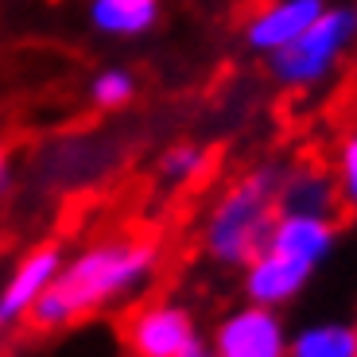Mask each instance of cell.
Wrapping results in <instances>:
<instances>
[{"instance_id": "7c38bea8", "label": "cell", "mask_w": 357, "mask_h": 357, "mask_svg": "<svg viewBox=\"0 0 357 357\" xmlns=\"http://www.w3.org/2000/svg\"><path fill=\"white\" fill-rule=\"evenodd\" d=\"M287 357H357V322L354 319L307 322L287 338Z\"/></svg>"}, {"instance_id": "9c48e42d", "label": "cell", "mask_w": 357, "mask_h": 357, "mask_svg": "<svg viewBox=\"0 0 357 357\" xmlns=\"http://www.w3.org/2000/svg\"><path fill=\"white\" fill-rule=\"evenodd\" d=\"M280 214H299V218H338L342 198L334 171L326 163H291L280 171V190H276Z\"/></svg>"}, {"instance_id": "3957f363", "label": "cell", "mask_w": 357, "mask_h": 357, "mask_svg": "<svg viewBox=\"0 0 357 357\" xmlns=\"http://www.w3.org/2000/svg\"><path fill=\"white\" fill-rule=\"evenodd\" d=\"M357 47V4H326L299 39L268 54V78L287 93L322 89Z\"/></svg>"}, {"instance_id": "52a82bcc", "label": "cell", "mask_w": 357, "mask_h": 357, "mask_svg": "<svg viewBox=\"0 0 357 357\" xmlns=\"http://www.w3.org/2000/svg\"><path fill=\"white\" fill-rule=\"evenodd\" d=\"M314 280V268L295 257H284L276 249H260L249 264L241 268V295L249 303L276 307L284 311L295 295H303L307 284Z\"/></svg>"}, {"instance_id": "6da1fadb", "label": "cell", "mask_w": 357, "mask_h": 357, "mask_svg": "<svg viewBox=\"0 0 357 357\" xmlns=\"http://www.w3.org/2000/svg\"><path fill=\"white\" fill-rule=\"evenodd\" d=\"M163 264L167 249L155 233L125 229L93 237L63 260L59 276L39 295L27 326L39 334H59L98 314L140 303L160 280Z\"/></svg>"}, {"instance_id": "ba28073f", "label": "cell", "mask_w": 357, "mask_h": 357, "mask_svg": "<svg viewBox=\"0 0 357 357\" xmlns=\"http://www.w3.org/2000/svg\"><path fill=\"white\" fill-rule=\"evenodd\" d=\"M326 0H268L245 20L241 39L252 54H276L291 39H299L314 20L322 16Z\"/></svg>"}, {"instance_id": "7a4b0ae2", "label": "cell", "mask_w": 357, "mask_h": 357, "mask_svg": "<svg viewBox=\"0 0 357 357\" xmlns=\"http://www.w3.org/2000/svg\"><path fill=\"white\" fill-rule=\"evenodd\" d=\"M280 171H284V163H257L237 178H229L210 198L202 222H198V252L214 268L241 272L268 245V233L280 218Z\"/></svg>"}, {"instance_id": "5b68a950", "label": "cell", "mask_w": 357, "mask_h": 357, "mask_svg": "<svg viewBox=\"0 0 357 357\" xmlns=\"http://www.w3.org/2000/svg\"><path fill=\"white\" fill-rule=\"evenodd\" d=\"M287 338L291 331L276 307L245 299L214 322L206 349L210 357H287Z\"/></svg>"}, {"instance_id": "8992f818", "label": "cell", "mask_w": 357, "mask_h": 357, "mask_svg": "<svg viewBox=\"0 0 357 357\" xmlns=\"http://www.w3.org/2000/svg\"><path fill=\"white\" fill-rule=\"evenodd\" d=\"M63 260H66V249L59 241H39L36 249H27L12 264V272L0 284V334L16 331V326H24L31 319L39 295L59 276Z\"/></svg>"}, {"instance_id": "8fae6325", "label": "cell", "mask_w": 357, "mask_h": 357, "mask_svg": "<svg viewBox=\"0 0 357 357\" xmlns=\"http://www.w3.org/2000/svg\"><path fill=\"white\" fill-rule=\"evenodd\" d=\"M163 20V0H86V24L105 39H144Z\"/></svg>"}, {"instance_id": "277c9868", "label": "cell", "mask_w": 357, "mask_h": 357, "mask_svg": "<svg viewBox=\"0 0 357 357\" xmlns=\"http://www.w3.org/2000/svg\"><path fill=\"white\" fill-rule=\"evenodd\" d=\"M121 338H125L128 357H183L202 342V334H198V319L187 303L160 295V299L132 303Z\"/></svg>"}, {"instance_id": "2e32d148", "label": "cell", "mask_w": 357, "mask_h": 357, "mask_svg": "<svg viewBox=\"0 0 357 357\" xmlns=\"http://www.w3.org/2000/svg\"><path fill=\"white\" fill-rule=\"evenodd\" d=\"M12 190H16V160L8 144H0V198H8Z\"/></svg>"}, {"instance_id": "30bf717a", "label": "cell", "mask_w": 357, "mask_h": 357, "mask_svg": "<svg viewBox=\"0 0 357 357\" xmlns=\"http://www.w3.org/2000/svg\"><path fill=\"white\" fill-rule=\"evenodd\" d=\"M338 245V218H299V214H280L264 249H276L284 257H295L319 272L334 257Z\"/></svg>"}, {"instance_id": "5bb4252c", "label": "cell", "mask_w": 357, "mask_h": 357, "mask_svg": "<svg viewBox=\"0 0 357 357\" xmlns=\"http://www.w3.org/2000/svg\"><path fill=\"white\" fill-rule=\"evenodd\" d=\"M89 105L98 113H121L136 101L140 93V78H136L128 66H101L93 78H89Z\"/></svg>"}, {"instance_id": "9a60e30c", "label": "cell", "mask_w": 357, "mask_h": 357, "mask_svg": "<svg viewBox=\"0 0 357 357\" xmlns=\"http://www.w3.org/2000/svg\"><path fill=\"white\" fill-rule=\"evenodd\" d=\"M334 183H338V198H342V214L357 218V128L342 132L338 148H334Z\"/></svg>"}, {"instance_id": "4fadbf2b", "label": "cell", "mask_w": 357, "mask_h": 357, "mask_svg": "<svg viewBox=\"0 0 357 357\" xmlns=\"http://www.w3.org/2000/svg\"><path fill=\"white\" fill-rule=\"evenodd\" d=\"M210 171V152L198 140H175L167 144L155 160V183L163 190H187Z\"/></svg>"}, {"instance_id": "e0dca14e", "label": "cell", "mask_w": 357, "mask_h": 357, "mask_svg": "<svg viewBox=\"0 0 357 357\" xmlns=\"http://www.w3.org/2000/svg\"><path fill=\"white\" fill-rule=\"evenodd\" d=\"M183 357H210V349H206V342H198V346L190 349V354H183Z\"/></svg>"}]
</instances>
